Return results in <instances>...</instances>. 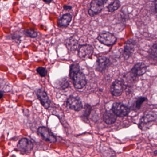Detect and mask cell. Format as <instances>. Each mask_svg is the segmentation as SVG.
Returning a JSON list of instances; mask_svg holds the SVG:
<instances>
[{
    "mask_svg": "<svg viewBox=\"0 0 157 157\" xmlns=\"http://www.w3.org/2000/svg\"><path fill=\"white\" fill-rule=\"evenodd\" d=\"M69 77L73 80L75 87L77 89H82L86 85L85 75L80 71L69 75Z\"/></svg>",
    "mask_w": 157,
    "mask_h": 157,
    "instance_id": "cell-1",
    "label": "cell"
},
{
    "mask_svg": "<svg viewBox=\"0 0 157 157\" xmlns=\"http://www.w3.org/2000/svg\"><path fill=\"white\" fill-rule=\"evenodd\" d=\"M108 1V0H92L88 10V14L91 17L98 14L101 12Z\"/></svg>",
    "mask_w": 157,
    "mask_h": 157,
    "instance_id": "cell-2",
    "label": "cell"
},
{
    "mask_svg": "<svg viewBox=\"0 0 157 157\" xmlns=\"http://www.w3.org/2000/svg\"><path fill=\"white\" fill-rule=\"evenodd\" d=\"M37 132L39 135L46 142L49 143H54L57 141V138L55 136L53 135L49 128L45 126H40L39 127Z\"/></svg>",
    "mask_w": 157,
    "mask_h": 157,
    "instance_id": "cell-3",
    "label": "cell"
},
{
    "mask_svg": "<svg viewBox=\"0 0 157 157\" xmlns=\"http://www.w3.org/2000/svg\"><path fill=\"white\" fill-rule=\"evenodd\" d=\"M111 109L117 116L120 117L127 116L131 112V109L129 107L121 102H114Z\"/></svg>",
    "mask_w": 157,
    "mask_h": 157,
    "instance_id": "cell-4",
    "label": "cell"
},
{
    "mask_svg": "<svg viewBox=\"0 0 157 157\" xmlns=\"http://www.w3.org/2000/svg\"><path fill=\"white\" fill-rule=\"evenodd\" d=\"M97 40L100 43L108 46H112L117 41V38L114 35L108 32L100 33L97 37Z\"/></svg>",
    "mask_w": 157,
    "mask_h": 157,
    "instance_id": "cell-5",
    "label": "cell"
},
{
    "mask_svg": "<svg viewBox=\"0 0 157 157\" xmlns=\"http://www.w3.org/2000/svg\"><path fill=\"white\" fill-rule=\"evenodd\" d=\"M33 143L31 140L27 138L20 139L17 144L18 151L24 154H28L33 148Z\"/></svg>",
    "mask_w": 157,
    "mask_h": 157,
    "instance_id": "cell-6",
    "label": "cell"
},
{
    "mask_svg": "<svg viewBox=\"0 0 157 157\" xmlns=\"http://www.w3.org/2000/svg\"><path fill=\"white\" fill-rule=\"evenodd\" d=\"M67 107L73 110L78 112L83 109V103L78 97L71 96L66 101Z\"/></svg>",
    "mask_w": 157,
    "mask_h": 157,
    "instance_id": "cell-7",
    "label": "cell"
},
{
    "mask_svg": "<svg viewBox=\"0 0 157 157\" xmlns=\"http://www.w3.org/2000/svg\"><path fill=\"white\" fill-rule=\"evenodd\" d=\"M94 52V48L91 45H82L78 49V56L82 59H88L92 58Z\"/></svg>",
    "mask_w": 157,
    "mask_h": 157,
    "instance_id": "cell-8",
    "label": "cell"
},
{
    "mask_svg": "<svg viewBox=\"0 0 157 157\" xmlns=\"http://www.w3.org/2000/svg\"><path fill=\"white\" fill-rule=\"evenodd\" d=\"M136 48V42L133 39L127 40L124 46L123 56L125 59H128L131 57Z\"/></svg>",
    "mask_w": 157,
    "mask_h": 157,
    "instance_id": "cell-9",
    "label": "cell"
},
{
    "mask_svg": "<svg viewBox=\"0 0 157 157\" xmlns=\"http://www.w3.org/2000/svg\"><path fill=\"white\" fill-rule=\"evenodd\" d=\"M36 94L43 107L48 109L50 106L51 101L44 90L39 89L36 90Z\"/></svg>",
    "mask_w": 157,
    "mask_h": 157,
    "instance_id": "cell-10",
    "label": "cell"
},
{
    "mask_svg": "<svg viewBox=\"0 0 157 157\" xmlns=\"http://www.w3.org/2000/svg\"><path fill=\"white\" fill-rule=\"evenodd\" d=\"M110 60L105 56H100L97 58L96 62V70L100 72H103L110 64Z\"/></svg>",
    "mask_w": 157,
    "mask_h": 157,
    "instance_id": "cell-11",
    "label": "cell"
},
{
    "mask_svg": "<svg viewBox=\"0 0 157 157\" xmlns=\"http://www.w3.org/2000/svg\"><path fill=\"white\" fill-rule=\"evenodd\" d=\"M157 119V114L155 113L152 112L147 113L140 119L139 123V128L142 130L148 124L156 121Z\"/></svg>",
    "mask_w": 157,
    "mask_h": 157,
    "instance_id": "cell-12",
    "label": "cell"
},
{
    "mask_svg": "<svg viewBox=\"0 0 157 157\" xmlns=\"http://www.w3.org/2000/svg\"><path fill=\"white\" fill-rule=\"evenodd\" d=\"M147 71V67L143 63H138L133 67L131 71V74L135 77L142 76Z\"/></svg>",
    "mask_w": 157,
    "mask_h": 157,
    "instance_id": "cell-13",
    "label": "cell"
},
{
    "mask_svg": "<svg viewBox=\"0 0 157 157\" xmlns=\"http://www.w3.org/2000/svg\"><path fill=\"white\" fill-rule=\"evenodd\" d=\"M123 84L120 80L116 79L111 86L110 91L112 96L119 97L123 92Z\"/></svg>",
    "mask_w": 157,
    "mask_h": 157,
    "instance_id": "cell-14",
    "label": "cell"
},
{
    "mask_svg": "<svg viewBox=\"0 0 157 157\" xmlns=\"http://www.w3.org/2000/svg\"><path fill=\"white\" fill-rule=\"evenodd\" d=\"M73 16L70 13L64 14L57 20V25L60 27H66L70 25L72 20Z\"/></svg>",
    "mask_w": 157,
    "mask_h": 157,
    "instance_id": "cell-15",
    "label": "cell"
},
{
    "mask_svg": "<svg viewBox=\"0 0 157 157\" xmlns=\"http://www.w3.org/2000/svg\"><path fill=\"white\" fill-rule=\"evenodd\" d=\"M117 116L112 110H107L103 115V120L108 124H112L116 122Z\"/></svg>",
    "mask_w": 157,
    "mask_h": 157,
    "instance_id": "cell-16",
    "label": "cell"
},
{
    "mask_svg": "<svg viewBox=\"0 0 157 157\" xmlns=\"http://www.w3.org/2000/svg\"><path fill=\"white\" fill-rule=\"evenodd\" d=\"M70 83L66 77L59 78L54 82V87L60 90H65L69 87Z\"/></svg>",
    "mask_w": 157,
    "mask_h": 157,
    "instance_id": "cell-17",
    "label": "cell"
},
{
    "mask_svg": "<svg viewBox=\"0 0 157 157\" xmlns=\"http://www.w3.org/2000/svg\"><path fill=\"white\" fill-rule=\"evenodd\" d=\"M65 46L70 51H75L78 47V41L74 38H70L65 41Z\"/></svg>",
    "mask_w": 157,
    "mask_h": 157,
    "instance_id": "cell-18",
    "label": "cell"
},
{
    "mask_svg": "<svg viewBox=\"0 0 157 157\" xmlns=\"http://www.w3.org/2000/svg\"><path fill=\"white\" fill-rule=\"evenodd\" d=\"M146 100H147V98L146 97H140L137 98L132 106L133 110L137 111L140 109L143 103Z\"/></svg>",
    "mask_w": 157,
    "mask_h": 157,
    "instance_id": "cell-19",
    "label": "cell"
},
{
    "mask_svg": "<svg viewBox=\"0 0 157 157\" xmlns=\"http://www.w3.org/2000/svg\"><path fill=\"white\" fill-rule=\"evenodd\" d=\"M120 5V2L119 0H115L113 2L108 6V9L109 12L112 13L118 10Z\"/></svg>",
    "mask_w": 157,
    "mask_h": 157,
    "instance_id": "cell-20",
    "label": "cell"
},
{
    "mask_svg": "<svg viewBox=\"0 0 157 157\" xmlns=\"http://www.w3.org/2000/svg\"><path fill=\"white\" fill-rule=\"evenodd\" d=\"M92 107L89 104H86L84 108V112L82 114V118L86 120H88V117L91 113Z\"/></svg>",
    "mask_w": 157,
    "mask_h": 157,
    "instance_id": "cell-21",
    "label": "cell"
},
{
    "mask_svg": "<svg viewBox=\"0 0 157 157\" xmlns=\"http://www.w3.org/2000/svg\"><path fill=\"white\" fill-rule=\"evenodd\" d=\"M23 33L27 37L34 38L38 36V32L33 29H28L24 30Z\"/></svg>",
    "mask_w": 157,
    "mask_h": 157,
    "instance_id": "cell-22",
    "label": "cell"
},
{
    "mask_svg": "<svg viewBox=\"0 0 157 157\" xmlns=\"http://www.w3.org/2000/svg\"><path fill=\"white\" fill-rule=\"evenodd\" d=\"M37 72L41 77H45L47 75V71L46 68L39 67L37 69Z\"/></svg>",
    "mask_w": 157,
    "mask_h": 157,
    "instance_id": "cell-23",
    "label": "cell"
},
{
    "mask_svg": "<svg viewBox=\"0 0 157 157\" xmlns=\"http://www.w3.org/2000/svg\"><path fill=\"white\" fill-rule=\"evenodd\" d=\"M149 53L152 57L157 58V43L154 44L151 47L149 51Z\"/></svg>",
    "mask_w": 157,
    "mask_h": 157,
    "instance_id": "cell-24",
    "label": "cell"
},
{
    "mask_svg": "<svg viewBox=\"0 0 157 157\" xmlns=\"http://www.w3.org/2000/svg\"><path fill=\"white\" fill-rule=\"evenodd\" d=\"M63 8L64 10H72V8H73V7L71 6L67 5H64L63 6Z\"/></svg>",
    "mask_w": 157,
    "mask_h": 157,
    "instance_id": "cell-25",
    "label": "cell"
},
{
    "mask_svg": "<svg viewBox=\"0 0 157 157\" xmlns=\"http://www.w3.org/2000/svg\"><path fill=\"white\" fill-rule=\"evenodd\" d=\"M155 11L157 17V0H155Z\"/></svg>",
    "mask_w": 157,
    "mask_h": 157,
    "instance_id": "cell-26",
    "label": "cell"
},
{
    "mask_svg": "<svg viewBox=\"0 0 157 157\" xmlns=\"http://www.w3.org/2000/svg\"><path fill=\"white\" fill-rule=\"evenodd\" d=\"M53 0H43V1L44 2H45L47 4L50 3Z\"/></svg>",
    "mask_w": 157,
    "mask_h": 157,
    "instance_id": "cell-27",
    "label": "cell"
},
{
    "mask_svg": "<svg viewBox=\"0 0 157 157\" xmlns=\"http://www.w3.org/2000/svg\"><path fill=\"white\" fill-rule=\"evenodd\" d=\"M3 92H2V90H1V99H2V98H3Z\"/></svg>",
    "mask_w": 157,
    "mask_h": 157,
    "instance_id": "cell-28",
    "label": "cell"
},
{
    "mask_svg": "<svg viewBox=\"0 0 157 157\" xmlns=\"http://www.w3.org/2000/svg\"><path fill=\"white\" fill-rule=\"evenodd\" d=\"M154 154H155V155H157V150H156V151L154 152Z\"/></svg>",
    "mask_w": 157,
    "mask_h": 157,
    "instance_id": "cell-29",
    "label": "cell"
}]
</instances>
